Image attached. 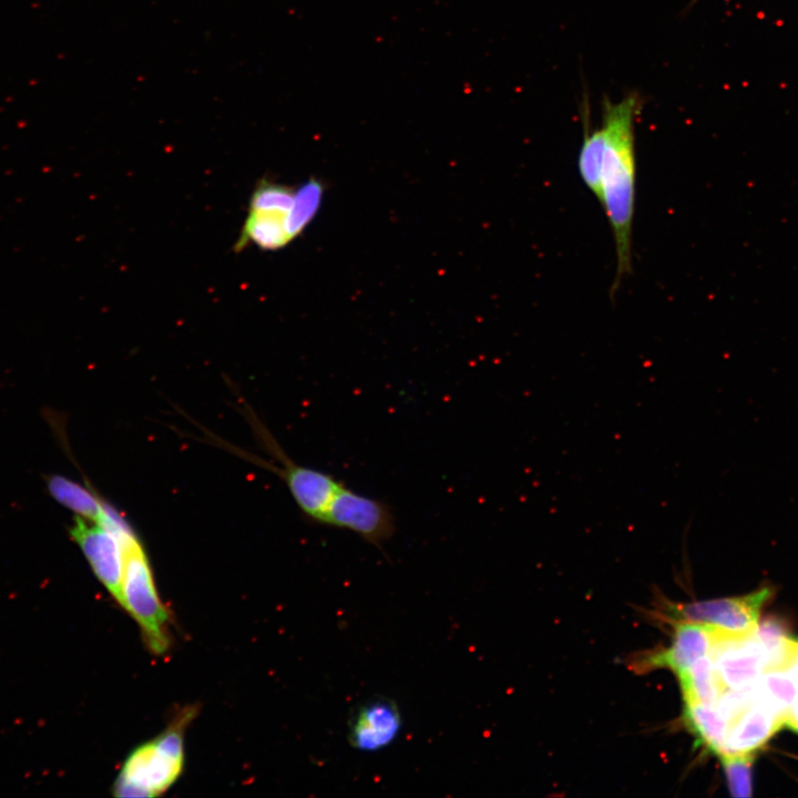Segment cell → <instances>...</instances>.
<instances>
[{
  "instance_id": "cell-1",
  "label": "cell",
  "mask_w": 798,
  "mask_h": 798,
  "mask_svg": "<svg viewBox=\"0 0 798 798\" xmlns=\"http://www.w3.org/2000/svg\"><path fill=\"white\" fill-rule=\"evenodd\" d=\"M641 100L630 94L618 102L606 101L598 127L584 136L577 171L607 217L616 256L611 287L615 295L632 270V233L636 197L635 122Z\"/></svg>"
},
{
  "instance_id": "cell-2",
  "label": "cell",
  "mask_w": 798,
  "mask_h": 798,
  "mask_svg": "<svg viewBox=\"0 0 798 798\" xmlns=\"http://www.w3.org/2000/svg\"><path fill=\"white\" fill-rule=\"evenodd\" d=\"M194 714V708L182 710L161 735L131 753L114 784L116 797H155L175 782L184 765V729Z\"/></svg>"
},
{
  "instance_id": "cell-3",
  "label": "cell",
  "mask_w": 798,
  "mask_h": 798,
  "mask_svg": "<svg viewBox=\"0 0 798 798\" xmlns=\"http://www.w3.org/2000/svg\"><path fill=\"white\" fill-rule=\"evenodd\" d=\"M124 550L121 606L139 624L144 641L155 654L170 645L168 613L156 591L150 559L130 522L120 531Z\"/></svg>"
},
{
  "instance_id": "cell-4",
  "label": "cell",
  "mask_w": 798,
  "mask_h": 798,
  "mask_svg": "<svg viewBox=\"0 0 798 798\" xmlns=\"http://www.w3.org/2000/svg\"><path fill=\"white\" fill-rule=\"evenodd\" d=\"M124 520L125 516L108 503L98 522L74 515L69 529L71 540L82 551L94 575L120 605L124 573L120 528Z\"/></svg>"
},
{
  "instance_id": "cell-5",
  "label": "cell",
  "mask_w": 798,
  "mask_h": 798,
  "mask_svg": "<svg viewBox=\"0 0 798 798\" xmlns=\"http://www.w3.org/2000/svg\"><path fill=\"white\" fill-rule=\"evenodd\" d=\"M771 594L773 589L764 586L743 596L671 603L666 614L675 623H697L727 635H749L756 630L760 610Z\"/></svg>"
},
{
  "instance_id": "cell-6",
  "label": "cell",
  "mask_w": 798,
  "mask_h": 798,
  "mask_svg": "<svg viewBox=\"0 0 798 798\" xmlns=\"http://www.w3.org/2000/svg\"><path fill=\"white\" fill-rule=\"evenodd\" d=\"M319 525L348 530L381 549L396 532L391 507L348 488L344 482L330 500Z\"/></svg>"
},
{
  "instance_id": "cell-7",
  "label": "cell",
  "mask_w": 798,
  "mask_h": 798,
  "mask_svg": "<svg viewBox=\"0 0 798 798\" xmlns=\"http://www.w3.org/2000/svg\"><path fill=\"white\" fill-rule=\"evenodd\" d=\"M258 433L269 454L276 460V463L264 461V467L269 468L283 479L304 516L310 523L320 524L330 500L342 481L337 480L330 473L296 463L272 438L270 433L264 429Z\"/></svg>"
},
{
  "instance_id": "cell-8",
  "label": "cell",
  "mask_w": 798,
  "mask_h": 798,
  "mask_svg": "<svg viewBox=\"0 0 798 798\" xmlns=\"http://www.w3.org/2000/svg\"><path fill=\"white\" fill-rule=\"evenodd\" d=\"M714 643L709 656L725 689H738L754 684L765 671L766 652L759 641L749 635H727L713 630Z\"/></svg>"
},
{
  "instance_id": "cell-9",
  "label": "cell",
  "mask_w": 798,
  "mask_h": 798,
  "mask_svg": "<svg viewBox=\"0 0 798 798\" xmlns=\"http://www.w3.org/2000/svg\"><path fill=\"white\" fill-rule=\"evenodd\" d=\"M401 727L402 718L397 704L379 697L355 712L349 723L348 741L360 751H379L397 739Z\"/></svg>"
},
{
  "instance_id": "cell-10",
  "label": "cell",
  "mask_w": 798,
  "mask_h": 798,
  "mask_svg": "<svg viewBox=\"0 0 798 798\" xmlns=\"http://www.w3.org/2000/svg\"><path fill=\"white\" fill-rule=\"evenodd\" d=\"M714 643L710 627L689 622H676L672 644L649 656L646 666L665 667L676 676L709 654Z\"/></svg>"
},
{
  "instance_id": "cell-11",
  "label": "cell",
  "mask_w": 798,
  "mask_h": 798,
  "mask_svg": "<svg viewBox=\"0 0 798 798\" xmlns=\"http://www.w3.org/2000/svg\"><path fill=\"white\" fill-rule=\"evenodd\" d=\"M782 726L781 717L755 700L730 724L723 754H754Z\"/></svg>"
},
{
  "instance_id": "cell-12",
  "label": "cell",
  "mask_w": 798,
  "mask_h": 798,
  "mask_svg": "<svg viewBox=\"0 0 798 798\" xmlns=\"http://www.w3.org/2000/svg\"><path fill=\"white\" fill-rule=\"evenodd\" d=\"M290 212L282 209L248 211L235 248L239 250L248 243L265 250L283 248L293 241L288 228Z\"/></svg>"
},
{
  "instance_id": "cell-13",
  "label": "cell",
  "mask_w": 798,
  "mask_h": 798,
  "mask_svg": "<svg viewBox=\"0 0 798 798\" xmlns=\"http://www.w3.org/2000/svg\"><path fill=\"white\" fill-rule=\"evenodd\" d=\"M50 495L74 515L98 522L108 500H105L86 480L81 484L62 474L44 477Z\"/></svg>"
},
{
  "instance_id": "cell-14",
  "label": "cell",
  "mask_w": 798,
  "mask_h": 798,
  "mask_svg": "<svg viewBox=\"0 0 798 798\" xmlns=\"http://www.w3.org/2000/svg\"><path fill=\"white\" fill-rule=\"evenodd\" d=\"M684 720L700 746L717 756L723 754L729 726L714 707L684 703Z\"/></svg>"
},
{
  "instance_id": "cell-15",
  "label": "cell",
  "mask_w": 798,
  "mask_h": 798,
  "mask_svg": "<svg viewBox=\"0 0 798 798\" xmlns=\"http://www.w3.org/2000/svg\"><path fill=\"white\" fill-rule=\"evenodd\" d=\"M684 703H699L714 706L722 694V685L708 655L698 659L677 676Z\"/></svg>"
},
{
  "instance_id": "cell-16",
  "label": "cell",
  "mask_w": 798,
  "mask_h": 798,
  "mask_svg": "<svg viewBox=\"0 0 798 798\" xmlns=\"http://www.w3.org/2000/svg\"><path fill=\"white\" fill-rule=\"evenodd\" d=\"M798 695V684L788 671L769 669L756 681V700L785 720V716Z\"/></svg>"
},
{
  "instance_id": "cell-17",
  "label": "cell",
  "mask_w": 798,
  "mask_h": 798,
  "mask_svg": "<svg viewBox=\"0 0 798 798\" xmlns=\"http://www.w3.org/2000/svg\"><path fill=\"white\" fill-rule=\"evenodd\" d=\"M323 197V186L317 180H309L295 194L288 228L293 239L298 236L316 215Z\"/></svg>"
},
{
  "instance_id": "cell-18",
  "label": "cell",
  "mask_w": 798,
  "mask_h": 798,
  "mask_svg": "<svg viewBox=\"0 0 798 798\" xmlns=\"http://www.w3.org/2000/svg\"><path fill=\"white\" fill-rule=\"evenodd\" d=\"M733 797L748 798L753 792V754H723L718 756Z\"/></svg>"
},
{
  "instance_id": "cell-19",
  "label": "cell",
  "mask_w": 798,
  "mask_h": 798,
  "mask_svg": "<svg viewBox=\"0 0 798 798\" xmlns=\"http://www.w3.org/2000/svg\"><path fill=\"white\" fill-rule=\"evenodd\" d=\"M295 194L289 186L263 180L252 194L248 211H291Z\"/></svg>"
},
{
  "instance_id": "cell-20",
  "label": "cell",
  "mask_w": 798,
  "mask_h": 798,
  "mask_svg": "<svg viewBox=\"0 0 798 798\" xmlns=\"http://www.w3.org/2000/svg\"><path fill=\"white\" fill-rule=\"evenodd\" d=\"M784 726L798 734V695L785 716Z\"/></svg>"
},
{
  "instance_id": "cell-21",
  "label": "cell",
  "mask_w": 798,
  "mask_h": 798,
  "mask_svg": "<svg viewBox=\"0 0 798 798\" xmlns=\"http://www.w3.org/2000/svg\"><path fill=\"white\" fill-rule=\"evenodd\" d=\"M787 671L789 672V674L794 677V679L798 684V655Z\"/></svg>"
}]
</instances>
